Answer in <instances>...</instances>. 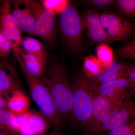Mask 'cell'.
Listing matches in <instances>:
<instances>
[{"label":"cell","mask_w":135,"mask_h":135,"mask_svg":"<svg viewBox=\"0 0 135 135\" xmlns=\"http://www.w3.org/2000/svg\"><path fill=\"white\" fill-rule=\"evenodd\" d=\"M48 90L56 110L63 122L72 120L73 89L65 67L57 62L47 67L40 78Z\"/></svg>","instance_id":"cell-1"},{"label":"cell","mask_w":135,"mask_h":135,"mask_svg":"<svg viewBox=\"0 0 135 135\" xmlns=\"http://www.w3.org/2000/svg\"><path fill=\"white\" fill-rule=\"evenodd\" d=\"M72 84L73 100L72 124L83 129L91 117L94 95L98 86L85 76L78 74Z\"/></svg>","instance_id":"cell-2"},{"label":"cell","mask_w":135,"mask_h":135,"mask_svg":"<svg viewBox=\"0 0 135 135\" xmlns=\"http://www.w3.org/2000/svg\"><path fill=\"white\" fill-rule=\"evenodd\" d=\"M15 55L27 83L31 96L40 112L47 118L56 130H61L65 124L56 110L48 90L40 78L28 72L20 57L16 54Z\"/></svg>","instance_id":"cell-3"},{"label":"cell","mask_w":135,"mask_h":135,"mask_svg":"<svg viewBox=\"0 0 135 135\" xmlns=\"http://www.w3.org/2000/svg\"><path fill=\"white\" fill-rule=\"evenodd\" d=\"M84 27L82 17L77 8L68 4L60 14L59 28L63 41L72 53L77 54L83 50L82 36Z\"/></svg>","instance_id":"cell-4"},{"label":"cell","mask_w":135,"mask_h":135,"mask_svg":"<svg viewBox=\"0 0 135 135\" xmlns=\"http://www.w3.org/2000/svg\"><path fill=\"white\" fill-rule=\"evenodd\" d=\"M28 2L35 18L33 36L53 47L56 40V15L45 9L37 1L28 0Z\"/></svg>","instance_id":"cell-5"},{"label":"cell","mask_w":135,"mask_h":135,"mask_svg":"<svg viewBox=\"0 0 135 135\" xmlns=\"http://www.w3.org/2000/svg\"><path fill=\"white\" fill-rule=\"evenodd\" d=\"M135 119V100L127 98L99 126L87 131L82 135H96L112 130Z\"/></svg>","instance_id":"cell-6"},{"label":"cell","mask_w":135,"mask_h":135,"mask_svg":"<svg viewBox=\"0 0 135 135\" xmlns=\"http://www.w3.org/2000/svg\"><path fill=\"white\" fill-rule=\"evenodd\" d=\"M99 19L106 33L115 41H127L135 32L134 24L112 11L102 12Z\"/></svg>","instance_id":"cell-7"},{"label":"cell","mask_w":135,"mask_h":135,"mask_svg":"<svg viewBox=\"0 0 135 135\" xmlns=\"http://www.w3.org/2000/svg\"><path fill=\"white\" fill-rule=\"evenodd\" d=\"M51 126L49 120L40 111L29 109L16 116V135H46Z\"/></svg>","instance_id":"cell-8"},{"label":"cell","mask_w":135,"mask_h":135,"mask_svg":"<svg viewBox=\"0 0 135 135\" xmlns=\"http://www.w3.org/2000/svg\"><path fill=\"white\" fill-rule=\"evenodd\" d=\"M96 90L93 98L90 119L83 131L96 127L108 118L123 101L112 99L101 95Z\"/></svg>","instance_id":"cell-9"},{"label":"cell","mask_w":135,"mask_h":135,"mask_svg":"<svg viewBox=\"0 0 135 135\" xmlns=\"http://www.w3.org/2000/svg\"><path fill=\"white\" fill-rule=\"evenodd\" d=\"M0 31L11 42L12 49L21 46L22 32L12 17L11 1L0 2Z\"/></svg>","instance_id":"cell-10"},{"label":"cell","mask_w":135,"mask_h":135,"mask_svg":"<svg viewBox=\"0 0 135 135\" xmlns=\"http://www.w3.org/2000/svg\"><path fill=\"white\" fill-rule=\"evenodd\" d=\"M22 90L16 68L7 60L0 62V97L7 99L13 92Z\"/></svg>","instance_id":"cell-11"},{"label":"cell","mask_w":135,"mask_h":135,"mask_svg":"<svg viewBox=\"0 0 135 135\" xmlns=\"http://www.w3.org/2000/svg\"><path fill=\"white\" fill-rule=\"evenodd\" d=\"M82 18L89 37L93 43L107 44L115 42L105 31L100 22L99 13L89 10L83 14Z\"/></svg>","instance_id":"cell-12"},{"label":"cell","mask_w":135,"mask_h":135,"mask_svg":"<svg viewBox=\"0 0 135 135\" xmlns=\"http://www.w3.org/2000/svg\"><path fill=\"white\" fill-rule=\"evenodd\" d=\"M97 90L101 95L122 101L132 97V85L127 78L103 83Z\"/></svg>","instance_id":"cell-13"},{"label":"cell","mask_w":135,"mask_h":135,"mask_svg":"<svg viewBox=\"0 0 135 135\" xmlns=\"http://www.w3.org/2000/svg\"><path fill=\"white\" fill-rule=\"evenodd\" d=\"M129 64L113 60L92 80L95 84L111 81L122 78H127Z\"/></svg>","instance_id":"cell-14"},{"label":"cell","mask_w":135,"mask_h":135,"mask_svg":"<svg viewBox=\"0 0 135 135\" xmlns=\"http://www.w3.org/2000/svg\"><path fill=\"white\" fill-rule=\"evenodd\" d=\"M12 50L14 54L20 57L27 70L32 75L40 78L46 72L47 64L35 56L26 51L20 47L14 48Z\"/></svg>","instance_id":"cell-15"},{"label":"cell","mask_w":135,"mask_h":135,"mask_svg":"<svg viewBox=\"0 0 135 135\" xmlns=\"http://www.w3.org/2000/svg\"><path fill=\"white\" fill-rule=\"evenodd\" d=\"M7 108L16 116L26 112L30 103L28 97L22 90L13 92L7 99Z\"/></svg>","instance_id":"cell-16"},{"label":"cell","mask_w":135,"mask_h":135,"mask_svg":"<svg viewBox=\"0 0 135 135\" xmlns=\"http://www.w3.org/2000/svg\"><path fill=\"white\" fill-rule=\"evenodd\" d=\"M21 45L23 47L22 48L25 50L47 64L48 53L46 47L41 42L33 37H27L23 38Z\"/></svg>","instance_id":"cell-17"},{"label":"cell","mask_w":135,"mask_h":135,"mask_svg":"<svg viewBox=\"0 0 135 135\" xmlns=\"http://www.w3.org/2000/svg\"><path fill=\"white\" fill-rule=\"evenodd\" d=\"M16 116L7 108L0 110V131L10 135H16Z\"/></svg>","instance_id":"cell-18"},{"label":"cell","mask_w":135,"mask_h":135,"mask_svg":"<svg viewBox=\"0 0 135 135\" xmlns=\"http://www.w3.org/2000/svg\"><path fill=\"white\" fill-rule=\"evenodd\" d=\"M96 56L90 55L84 58L83 70L85 76L88 79H94L105 69Z\"/></svg>","instance_id":"cell-19"},{"label":"cell","mask_w":135,"mask_h":135,"mask_svg":"<svg viewBox=\"0 0 135 135\" xmlns=\"http://www.w3.org/2000/svg\"><path fill=\"white\" fill-rule=\"evenodd\" d=\"M25 13L20 29L22 32L34 35L35 20L28 2V0L24 1Z\"/></svg>","instance_id":"cell-20"},{"label":"cell","mask_w":135,"mask_h":135,"mask_svg":"<svg viewBox=\"0 0 135 135\" xmlns=\"http://www.w3.org/2000/svg\"><path fill=\"white\" fill-rule=\"evenodd\" d=\"M115 5L121 16L128 19H135V0H118Z\"/></svg>","instance_id":"cell-21"},{"label":"cell","mask_w":135,"mask_h":135,"mask_svg":"<svg viewBox=\"0 0 135 135\" xmlns=\"http://www.w3.org/2000/svg\"><path fill=\"white\" fill-rule=\"evenodd\" d=\"M97 57L105 68L113 61L114 54L112 49L106 44H101L96 49Z\"/></svg>","instance_id":"cell-22"},{"label":"cell","mask_w":135,"mask_h":135,"mask_svg":"<svg viewBox=\"0 0 135 135\" xmlns=\"http://www.w3.org/2000/svg\"><path fill=\"white\" fill-rule=\"evenodd\" d=\"M70 2L65 0H44L41 1V5L45 9L54 14H60Z\"/></svg>","instance_id":"cell-23"},{"label":"cell","mask_w":135,"mask_h":135,"mask_svg":"<svg viewBox=\"0 0 135 135\" xmlns=\"http://www.w3.org/2000/svg\"><path fill=\"white\" fill-rule=\"evenodd\" d=\"M106 135H135V119L107 131Z\"/></svg>","instance_id":"cell-24"},{"label":"cell","mask_w":135,"mask_h":135,"mask_svg":"<svg viewBox=\"0 0 135 135\" xmlns=\"http://www.w3.org/2000/svg\"><path fill=\"white\" fill-rule=\"evenodd\" d=\"M117 53L119 57L135 61V38L120 47Z\"/></svg>","instance_id":"cell-25"},{"label":"cell","mask_w":135,"mask_h":135,"mask_svg":"<svg viewBox=\"0 0 135 135\" xmlns=\"http://www.w3.org/2000/svg\"><path fill=\"white\" fill-rule=\"evenodd\" d=\"M12 50L11 43L0 31V59L7 60L10 57Z\"/></svg>","instance_id":"cell-26"},{"label":"cell","mask_w":135,"mask_h":135,"mask_svg":"<svg viewBox=\"0 0 135 135\" xmlns=\"http://www.w3.org/2000/svg\"><path fill=\"white\" fill-rule=\"evenodd\" d=\"M114 0H87L82 3L84 5L95 9H103L115 5Z\"/></svg>","instance_id":"cell-27"},{"label":"cell","mask_w":135,"mask_h":135,"mask_svg":"<svg viewBox=\"0 0 135 135\" xmlns=\"http://www.w3.org/2000/svg\"><path fill=\"white\" fill-rule=\"evenodd\" d=\"M127 78L132 85L135 83V63L130 64L128 68Z\"/></svg>","instance_id":"cell-28"},{"label":"cell","mask_w":135,"mask_h":135,"mask_svg":"<svg viewBox=\"0 0 135 135\" xmlns=\"http://www.w3.org/2000/svg\"><path fill=\"white\" fill-rule=\"evenodd\" d=\"M7 99L3 97H0V110L7 108Z\"/></svg>","instance_id":"cell-29"},{"label":"cell","mask_w":135,"mask_h":135,"mask_svg":"<svg viewBox=\"0 0 135 135\" xmlns=\"http://www.w3.org/2000/svg\"><path fill=\"white\" fill-rule=\"evenodd\" d=\"M46 135H68L66 134H63V133H60L59 131H53L51 132V133H49V134H46Z\"/></svg>","instance_id":"cell-30"},{"label":"cell","mask_w":135,"mask_h":135,"mask_svg":"<svg viewBox=\"0 0 135 135\" xmlns=\"http://www.w3.org/2000/svg\"><path fill=\"white\" fill-rule=\"evenodd\" d=\"M132 95L135 96V83L132 85Z\"/></svg>","instance_id":"cell-31"},{"label":"cell","mask_w":135,"mask_h":135,"mask_svg":"<svg viewBox=\"0 0 135 135\" xmlns=\"http://www.w3.org/2000/svg\"><path fill=\"white\" fill-rule=\"evenodd\" d=\"M0 135H10L8 134H6L4 132H3L2 131H0Z\"/></svg>","instance_id":"cell-32"},{"label":"cell","mask_w":135,"mask_h":135,"mask_svg":"<svg viewBox=\"0 0 135 135\" xmlns=\"http://www.w3.org/2000/svg\"><path fill=\"white\" fill-rule=\"evenodd\" d=\"M2 60H3V59H0V62H1Z\"/></svg>","instance_id":"cell-33"},{"label":"cell","mask_w":135,"mask_h":135,"mask_svg":"<svg viewBox=\"0 0 135 135\" xmlns=\"http://www.w3.org/2000/svg\"><path fill=\"white\" fill-rule=\"evenodd\" d=\"M134 21H135V23H134V25H135V19H134Z\"/></svg>","instance_id":"cell-34"},{"label":"cell","mask_w":135,"mask_h":135,"mask_svg":"<svg viewBox=\"0 0 135 135\" xmlns=\"http://www.w3.org/2000/svg\"><path fill=\"white\" fill-rule=\"evenodd\" d=\"M97 135H102V134H97Z\"/></svg>","instance_id":"cell-35"},{"label":"cell","mask_w":135,"mask_h":135,"mask_svg":"<svg viewBox=\"0 0 135 135\" xmlns=\"http://www.w3.org/2000/svg\"><path fill=\"white\" fill-rule=\"evenodd\" d=\"M0 2H1V1H0Z\"/></svg>","instance_id":"cell-36"}]
</instances>
